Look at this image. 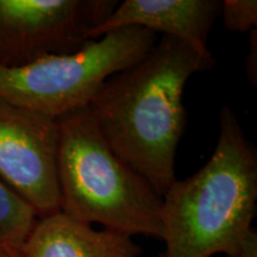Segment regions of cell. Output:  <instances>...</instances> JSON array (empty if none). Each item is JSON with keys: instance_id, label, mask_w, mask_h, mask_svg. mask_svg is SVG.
<instances>
[{"instance_id": "cell-7", "label": "cell", "mask_w": 257, "mask_h": 257, "mask_svg": "<svg viewBox=\"0 0 257 257\" xmlns=\"http://www.w3.org/2000/svg\"><path fill=\"white\" fill-rule=\"evenodd\" d=\"M220 6L217 0H124L91 32V40L121 28L138 27L176 38L205 60L216 62L207 40Z\"/></svg>"}, {"instance_id": "cell-10", "label": "cell", "mask_w": 257, "mask_h": 257, "mask_svg": "<svg viewBox=\"0 0 257 257\" xmlns=\"http://www.w3.org/2000/svg\"><path fill=\"white\" fill-rule=\"evenodd\" d=\"M220 11L227 30L244 34L257 27L256 0H224Z\"/></svg>"}, {"instance_id": "cell-8", "label": "cell", "mask_w": 257, "mask_h": 257, "mask_svg": "<svg viewBox=\"0 0 257 257\" xmlns=\"http://www.w3.org/2000/svg\"><path fill=\"white\" fill-rule=\"evenodd\" d=\"M133 237L96 230L62 212L38 218L21 248L24 257H140Z\"/></svg>"}, {"instance_id": "cell-13", "label": "cell", "mask_w": 257, "mask_h": 257, "mask_svg": "<svg viewBox=\"0 0 257 257\" xmlns=\"http://www.w3.org/2000/svg\"><path fill=\"white\" fill-rule=\"evenodd\" d=\"M6 257H24V256L22 255L21 250H9Z\"/></svg>"}, {"instance_id": "cell-14", "label": "cell", "mask_w": 257, "mask_h": 257, "mask_svg": "<svg viewBox=\"0 0 257 257\" xmlns=\"http://www.w3.org/2000/svg\"><path fill=\"white\" fill-rule=\"evenodd\" d=\"M9 250H6L5 248H3V246H0V257H6L8 255Z\"/></svg>"}, {"instance_id": "cell-11", "label": "cell", "mask_w": 257, "mask_h": 257, "mask_svg": "<svg viewBox=\"0 0 257 257\" xmlns=\"http://www.w3.org/2000/svg\"><path fill=\"white\" fill-rule=\"evenodd\" d=\"M249 53L246 56V75H248L250 83L256 86L257 83V30L250 31L249 37Z\"/></svg>"}, {"instance_id": "cell-5", "label": "cell", "mask_w": 257, "mask_h": 257, "mask_svg": "<svg viewBox=\"0 0 257 257\" xmlns=\"http://www.w3.org/2000/svg\"><path fill=\"white\" fill-rule=\"evenodd\" d=\"M117 0H0V66L16 68L75 53Z\"/></svg>"}, {"instance_id": "cell-3", "label": "cell", "mask_w": 257, "mask_h": 257, "mask_svg": "<svg viewBox=\"0 0 257 257\" xmlns=\"http://www.w3.org/2000/svg\"><path fill=\"white\" fill-rule=\"evenodd\" d=\"M60 212L126 236H162V197L105 141L87 107L56 119Z\"/></svg>"}, {"instance_id": "cell-9", "label": "cell", "mask_w": 257, "mask_h": 257, "mask_svg": "<svg viewBox=\"0 0 257 257\" xmlns=\"http://www.w3.org/2000/svg\"><path fill=\"white\" fill-rule=\"evenodd\" d=\"M37 219L34 208L0 181V246L21 250Z\"/></svg>"}, {"instance_id": "cell-1", "label": "cell", "mask_w": 257, "mask_h": 257, "mask_svg": "<svg viewBox=\"0 0 257 257\" xmlns=\"http://www.w3.org/2000/svg\"><path fill=\"white\" fill-rule=\"evenodd\" d=\"M214 64L184 42L162 36L140 62L108 79L89 102L113 153L161 197L176 180L175 155L186 127V83Z\"/></svg>"}, {"instance_id": "cell-2", "label": "cell", "mask_w": 257, "mask_h": 257, "mask_svg": "<svg viewBox=\"0 0 257 257\" xmlns=\"http://www.w3.org/2000/svg\"><path fill=\"white\" fill-rule=\"evenodd\" d=\"M257 154L229 107L211 159L195 174L176 179L162 195L160 257H212L237 252L253 230Z\"/></svg>"}, {"instance_id": "cell-6", "label": "cell", "mask_w": 257, "mask_h": 257, "mask_svg": "<svg viewBox=\"0 0 257 257\" xmlns=\"http://www.w3.org/2000/svg\"><path fill=\"white\" fill-rule=\"evenodd\" d=\"M56 119L0 99V181L38 218L60 212Z\"/></svg>"}, {"instance_id": "cell-4", "label": "cell", "mask_w": 257, "mask_h": 257, "mask_svg": "<svg viewBox=\"0 0 257 257\" xmlns=\"http://www.w3.org/2000/svg\"><path fill=\"white\" fill-rule=\"evenodd\" d=\"M155 44L156 34L127 27L88 41L75 53L16 68L0 66V99L57 119L87 107L108 79L140 62Z\"/></svg>"}, {"instance_id": "cell-12", "label": "cell", "mask_w": 257, "mask_h": 257, "mask_svg": "<svg viewBox=\"0 0 257 257\" xmlns=\"http://www.w3.org/2000/svg\"><path fill=\"white\" fill-rule=\"evenodd\" d=\"M224 257H257V232L253 229L248 238L240 246V249L232 255H224Z\"/></svg>"}]
</instances>
